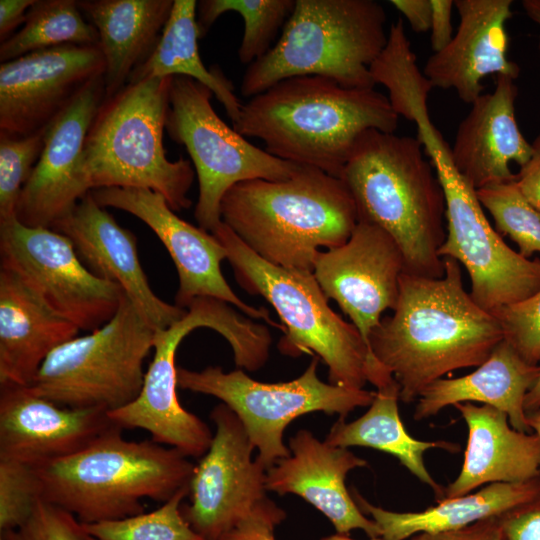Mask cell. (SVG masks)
Wrapping results in <instances>:
<instances>
[{"label": "cell", "mask_w": 540, "mask_h": 540, "mask_svg": "<svg viewBox=\"0 0 540 540\" xmlns=\"http://www.w3.org/2000/svg\"><path fill=\"white\" fill-rule=\"evenodd\" d=\"M443 260L440 278L402 274L393 314L369 336L371 353L396 380L404 403L452 371L480 366L504 339L498 319L465 290L460 264Z\"/></svg>", "instance_id": "obj_1"}, {"label": "cell", "mask_w": 540, "mask_h": 540, "mask_svg": "<svg viewBox=\"0 0 540 540\" xmlns=\"http://www.w3.org/2000/svg\"><path fill=\"white\" fill-rule=\"evenodd\" d=\"M398 123L388 96L375 88H345L309 75L251 97L232 124L242 136L261 139L271 155L340 178L364 131L394 133Z\"/></svg>", "instance_id": "obj_2"}, {"label": "cell", "mask_w": 540, "mask_h": 540, "mask_svg": "<svg viewBox=\"0 0 540 540\" xmlns=\"http://www.w3.org/2000/svg\"><path fill=\"white\" fill-rule=\"evenodd\" d=\"M425 156L417 137L369 129L358 137L340 178L354 199L358 222L374 224L395 240L404 273L440 278L445 198Z\"/></svg>", "instance_id": "obj_3"}, {"label": "cell", "mask_w": 540, "mask_h": 540, "mask_svg": "<svg viewBox=\"0 0 540 540\" xmlns=\"http://www.w3.org/2000/svg\"><path fill=\"white\" fill-rule=\"evenodd\" d=\"M222 222L265 261L313 271L324 247L345 244L358 224L354 199L341 178L300 165L288 179H250L220 203Z\"/></svg>", "instance_id": "obj_4"}, {"label": "cell", "mask_w": 540, "mask_h": 540, "mask_svg": "<svg viewBox=\"0 0 540 540\" xmlns=\"http://www.w3.org/2000/svg\"><path fill=\"white\" fill-rule=\"evenodd\" d=\"M171 80L128 83L104 99L76 171L83 197L100 188H142L161 194L175 212L192 205L194 170L186 159L170 161L163 145Z\"/></svg>", "instance_id": "obj_5"}, {"label": "cell", "mask_w": 540, "mask_h": 540, "mask_svg": "<svg viewBox=\"0 0 540 540\" xmlns=\"http://www.w3.org/2000/svg\"><path fill=\"white\" fill-rule=\"evenodd\" d=\"M122 430L37 467L42 500L96 523L145 512L143 499L164 503L189 486L195 464L186 455L152 440H127Z\"/></svg>", "instance_id": "obj_6"}, {"label": "cell", "mask_w": 540, "mask_h": 540, "mask_svg": "<svg viewBox=\"0 0 540 540\" xmlns=\"http://www.w3.org/2000/svg\"><path fill=\"white\" fill-rule=\"evenodd\" d=\"M212 233L225 247L239 285L263 297L282 320L283 354H315L327 365L329 382L346 388L363 389L367 382L377 388L391 379L357 328L331 309L313 271L265 261L223 222Z\"/></svg>", "instance_id": "obj_7"}, {"label": "cell", "mask_w": 540, "mask_h": 540, "mask_svg": "<svg viewBox=\"0 0 540 540\" xmlns=\"http://www.w3.org/2000/svg\"><path fill=\"white\" fill-rule=\"evenodd\" d=\"M386 12L374 0H296L274 46L248 65L251 98L285 79L316 75L345 88H374L371 64L386 46Z\"/></svg>", "instance_id": "obj_8"}, {"label": "cell", "mask_w": 540, "mask_h": 540, "mask_svg": "<svg viewBox=\"0 0 540 540\" xmlns=\"http://www.w3.org/2000/svg\"><path fill=\"white\" fill-rule=\"evenodd\" d=\"M187 308L182 319L155 331V352L140 393L109 415L122 429H143L156 443L175 448L187 457H201L208 450L213 434L206 423L185 410L178 400L175 365L178 346L193 330L211 328L230 344L237 367L256 371L268 360L272 338L265 325L243 317L222 300L200 297Z\"/></svg>", "instance_id": "obj_9"}, {"label": "cell", "mask_w": 540, "mask_h": 540, "mask_svg": "<svg viewBox=\"0 0 540 540\" xmlns=\"http://www.w3.org/2000/svg\"><path fill=\"white\" fill-rule=\"evenodd\" d=\"M414 123L417 138L440 181L445 198L446 237L439 249L466 269L472 299L494 312L540 290V259L513 250L488 221L476 190L455 168L451 147L428 113Z\"/></svg>", "instance_id": "obj_10"}, {"label": "cell", "mask_w": 540, "mask_h": 540, "mask_svg": "<svg viewBox=\"0 0 540 540\" xmlns=\"http://www.w3.org/2000/svg\"><path fill=\"white\" fill-rule=\"evenodd\" d=\"M154 335L124 293L108 322L52 351L28 387L64 407L115 411L140 393Z\"/></svg>", "instance_id": "obj_11"}, {"label": "cell", "mask_w": 540, "mask_h": 540, "mask_svg": "<svg viewBox=\"0 0 540 540\" xmlns=\"http://www.w3.org/2000/svg\"><path fill=\"white\" fill-rule=\"evenodd\" d=\"M315 357L298 378L280 383L256 381L241 369L225 372L220 366L201 371L177 368V385L192 392L214 396L227 405L242 422L256 460L267 470L290 455L283 442L286 427L297 417L322 411L346 416L357 407L370 406L376 391L346 388L325 383L317 374Z\"/></svg>", "instance_id": "obj_12"}, {"label": "cell", "mask_w": 540, "mask_h": 540, "mask_svg": "<svg viewBox=\"0 0 540 540\" xmlns=\"http://www.w3.org/2000/svg\"><path fill=\"white\" fill-rule=\"evenodd\" d=\"M213 93L192 78L174 76L165 130L185 146L196 170L199 196L194 217L213 232L221 223L220 203L235 184L250 179L280 181L300 165L277 158L230 128L215 112Z\"/></svg>", "instance_id": "obj_13"}, {"label": "cell", "mask_w": 540, "mask_h": 540, "mask_svg": "<svg viewBox=\"0 0 540 540\" xmlns=\"http://www.w3.org/2000/svg\"><path fill=\"white\" fill-rule=\"evenodd\" d=\"M0 267L14 272L55 313L91 332L117 312L123 289L93 274L63 234L0 221Z\"/></svg>", "instance_id": "obj_14"}, {"label": "cell", "mask_w": 540, "mask_h": 540, "mask_svg": "<svg viewBox=\"0 0 540 540\" xmlns=\"http://www.w3.org/2000/svg\"><path fill=\"white\" fill-rule=\"evenodd\" d=\"M216 426L211 444L189 483V504L181 512L203 540H220L266 496L267 469L253 460L255 449L238 416L224 403L210 414Z\"/></svg>", "instance_id": "obj_15"}, {"label": "cell", "mask_w": 540, "mask_h": 540, "mask_svg": "<svg viewBox=\"0 0 540 540\" xmlns=\"http://www.w3.org/2000/svg\"><path fill=\"white\" fill-rule=\"evenodd\" d=\"M90 193L102 207L134 215L160 239L178 274L176 306L185 309L196 298H215L285 332V327L276 324L266 308L246 304L231 289L221 271L227 251L217 237L181 219L161 194L150 189L121 187L100 188Z\"/></svg>", "instance_id": "obj_16"}, {"label": "cell", "mask_w": 540, "mask_h": 540, "mask_svg": "<svg viewBox=\"0 0 540 540\" xmlns=\"http://www.w3.org/2000/svg\"><path fill=\"white\" fill-rule=\"evenodd\" d=\"M104 72L98 45L65 44L1 63L0 133L22 137L49 129Z\"/></svg>", "instance_id": "obj_17"}, {"label": "cell", "mask_w": 540, "mask_h": 540, "mask_svg": "<svg viewBox=\"0 0 540 540\" xmlns=\"http://www.w3.org/2000/svg\"><path fill=\"white\" fill-rule=\"evenodd\" d=\"M404 270L395 240L374 224L358 222L345 244L319 252L313 273L326 297L335 300L369 348V336L382 313L397 305Z\"/></svg>", "instance_id": "obj_18"}, {"label": "cell", "mask_w": 540, "mask_h": 540, "mask_svg": "<svg viewBox=\"0 0 540 540\" xmlns=\"http://www.w3.org/2000/svg\"><path fill=\"white\" fill-rule=\"evenodd\" d=\"M0 460L40 467L122 429L108 412L58 405L28 386L1 384Z\"/></svg>", "instance_id": "obj_19"}, {"label": "cell", "mask_w": 540, "mask_h": 540, "mask_svg": "<svg viewBox=\"0 0 540 540\" xmlns=\"http://www.w3.org/2000/svg\"><path fill=\"white\" fill-rule=\"evenodd\" d=\"M51 229L65 235L83 264L96 276L119 285L147 323L164 330L186 313L159 298L141 265L135 235L120 226L91 193Z\"/></svg>", "instance_id": "obj_20"}, {"label": "cell", "mask_w": 540, "mask_h": 540, "mask_svg": "<svg viewBox=\"0 0 540 540\" xmlns=\"http://www.w3.org/2000/svg\"><path fill=\"white\" fill-rule=\"evenodd\" d=\"M103 76L89 82L49 127L43 152L19 198L20 223L51 228L83 198L76 171L90 126L105 99Z\"/></svg>", "instance_id": "obj_21"}, {"label": "cell", "mask_w": 540, "mask_h": 540, "mask_svg": "<svg viewBox=\"0 0 540 540\" xmlns=\"http://www.w3.org/2000/svg\"><path fill=\"white\" fill-rule=\"evenodd\" d=\"M512 0H455L460 17L451 42L427 60L423 74L433 87L454 89L461 101L472 104L483 94L489 75L518 78L520 67L508 56L506 23Z\"/></svg>", "instance_id": "obj_22"}, {"label": "cell", "mask_w": 540, "mask_h": 540, "mask_svg": "<svg viewBox=\"0 0 540 540\" xmlns=\"http://www.w3.org/2000/svg\"><path fill=\"white\" fill-rule=\"evenodd\" d=\"M288 448L290 455L267 470V490L304 498L330 520L339 534L361 529L370 538L381 536L376 522L364 515L345 485L349 471L366 467V460L348 448L318 440L306 429L290 438Z\"/></svg>", "instance_id": "obj_23"}, {"label": "cell", "mask_w": 540, "mask_h": 540, "mask_svg": "<svg viewBox=\"0 0 540 540\" xmlns=\"http://www.w3.org/2000/svg\"><path fill=\"white\" fill-rule=\"evenodd\" d=\"M518 88L514 79L496 76L492 92L481 94L460 122L451 147L457 171L477 191L514 181L512 163L522 167L532 155L516 118Z\"/></svg>", "instance_id": "obj_24"}, {"label": "cell", "mask_w": 540, "mask_h": 540, "mask_svg": "<svg viewBox=\"0 0 540 540\" xmlns=\"http://www.w3.org/2000/svg\"><path fill=\"white\" fill-rule=\"evenodd\" d=\"M454 407L466 422L468 438L460 473L445 487L444 498L469 494L485 484L540 476V440L535 433L514 429L505 412L489 405L464 402Z\"/></svg>", "instance_id": "obj_25"}, {"label": "cell", "mask_w": 540, "mask_h": 540, "mask_svg": "<svg viewBox=\"0 0 540 540\" xmlns=\"http://www.w3.org/2000/svg\"><path fill=\"white\" fill-rule=\"evenodd\" d=\"M79 331L0 267V385L29 386L50 353Z\"/></svg>", "instance_id": "obj_26"}, {"label": "cell", "mask_w": 540, "mask_h": 540, "mask_svg": "<svg viewBox=\"0 0 540 540\" xmlns=\"http://www.w3.org/2000/svg\"><path fill=\"white\" fill-rule=\"evenodd\" d=\"M539 373L540 365L526 362L503 339L488 359L470 374L440 378L429 384L417 399L413 418L419 421L435 416L457 403L481 402L505 412L514 429L533 433L524 401Z\"/></svg>", "instance_id": "obj_27"}, {"label": "cell", "mask_w": 540, "mask_h": 540, "mask_svg": "<svg viewBox=\"0 0 540 540\" xmlns=\"http://www.w3.org/2000/svg\"><path fill=\"white\" fill-rule=\"evenodd\" d=\"M96 28L105 61V99L123 89L136 68L154 51L174 0H80Z\"/></svg>", "instance_id": "obj_28"}, {"label": "cell", "mask_w": 540, "mask_h": 540, "mask_svg": "<svg viewBox=\"0 0 540 540\" xmlns=\"http://www.w3.org/2000/svg\"><path fill=\"white\" fill-rule=\"evenodd\" d=\"M540 495V476L518 483H491L475 493L437 500L418 512H395L374 506L353 489L363 513L372 517L383 540H405L420 533L457 530L485 518L499 516Z\"/></svg>", "instance_id": "obj_29"}, {"label": "cell", "mask_w": 540, "mask_h": 540, "mask_svg": "<svg viewBox=\"0 0 540 540\" xmlns=\"http://www.w3.org/2000/svg\"><path fill=\"white\" fill-rule=\"evenodd\" d=\"M399 391L395 379L376 389L375 398L367 412L349 423L339 418L324 441L343 448L359 446L389 453L433 490L436 501L441 500L444 498L445 488L436 482L427 470L424 454L429 449L457 453L461 449L460 445L444 440L422 441L412 437L400 418Z\"/></svg>", "instance_id": "obj_30"}, {"label": "cell", "mask_w": 540, "mask_h": 540, "mask_svg": "<svg viewBox=\"0 0 540 540\" xmlns=\"http://www.w3.org/2000/svg\"><path fill=\"white\" fill-rule=\"evenodd\" d=\"M196 9L195 0H174L154 51L134 70L128 83L174 76L192 78L213 93L234 123L239 117L242 103L234 93L233 83L219 68L208 69L200 57Z\"/></svg>", "instance_id": "obj_31"}, {"label": "cell", "mask_w": 540, "mask_h": 540, "mask_svg": "<svg viewBox=\"0 0 540 540\" xmlns=\"http://www.w3.org/2000/svg\"><path fill=\"white\" fill-rule=\"evenodd\" d=\"M96 28L76 0H36L23 26L0 44V62L65 44L98 45Z\"/></svg>", "instance_id": "obj_32"}, {"label": "cell", "mask_w": 540, "mask_h": 540, "mask_svg": "<svg viewBox=\"0 0 540 540\" xmlns=\"http://www.w3.org/2000/svg\"><path fill=\"white\" fill-rule=\"evenodd\" d=\"M296 0H201L196 16L200 38L224 13H238L244 22V33L238 48L242 64L250 65L273 46L278 31L292 14Z\"/></svg>", "instance_id": "obj_33"}, {"label": "cell", "mask_w": 540, "mask_h": 540, "mask_svg": "<svg viewBox=\"0 0 540 540\" xmlns=\"http://www.w3.org/2000/svg\"><path fill=\"white\" fill-rule=\"evenodd\" d=\"M188 494L189 486L180 489L151 512L83 523L86 540H203L181 512L182 501Z\"/></svg>", "instance_id": "obj_34"}, {"label": "cell", "mask_w": 540, "mask_h": 540, "mask_svg": "<svg viewBox=\"0 0 540 540\" xmlns=\"http://www.w3.org/2000/svg\"><path fill=\"white\" fill-rule=\"evenodd\" d=\"M476 194L496 231L512 239L523 257L540 253V213L523 197L515 180L481 188Z\"/></svg>", "instance_id": "obj_35"}, {"label": "cell", "mask_w": 540, "mask_h": 540, "mask_svg": "<svg viewBox=\"0 0 540 540\" xmlns=\"http://www.w3.org/2000/svg\"><path fill=\"white\" fill-rule=\"evenodd\" d=\"M47 131L22 137L0 133V221L16 217L21 192L43 152Z\"/></svg>", "instance_id": "obj_36"}, {"label": "cell", "mask_w": 540, "mask_h": 540, "mask_svg": "<svg viewBox=\"0 0 540 540\" xmlns=\"http://www.w3.org/2000/svg\"><path fill=\"white\" fill-rule=\"evenodd\" d=\"M41 499V482L35 467L0 460L1 534L22 526Z\"/></svg>", "instance_id": "obj_37"}, {"label": "cell", "mask_w": 540, "mask_h": 540, "mask_svg": "<svg viewBox=\"0 0 540 540\" xmlns=\"http://www.w3.org/2000/svg\"><path fill=\"white\" fill-rule=\"evenodd\" d=\"M504 340L529 364L540 362V290L527 299L491 312Z\"/></svg>", "instance_id": "obj_38"}, {"label": "cell", "mask_w": 540, "mask_h": 540, "mask_svg": "<svg viewBox=\"0 0 540 540\" xmlns=\"http://www.w3.org/2000/svg\"><path fill=\"white\" fill-rule=\"evenodd\" d=\"M1 540H86L83 523L70 512L40 500L19 528L2 533Z\"/></svg>", "instance_id": "obj_39"}, {"label": "cell", "mask_w": 540, "mask_h": 540, "mask_svg": "<svg viewBox=\"0 0 540 540\" xmlns=\"http://www.w3.org/2000/svg\"><path fill=\"white\" fill-rule=\"evenodd\" d=\"M286 517L283 509L268 497L220 540H275L274 530Z\"/></svg>", "instance_id": "obj_40"}, {"label": "cell", "mask_w": 540, "mask_h": 540, "mask_svg": "<svg viewBox=\"0 0 540 540\" xmlns=\"http://www.w3.org/2000/svg\"><path fill=\"white\" fill-rule=\"evenodd\" d=\"M503 540H540V495L499 515Z\"/></svg>", "instance_id": "obj_41"}, {"label": "cell", "mask_w": 540, "mask_h": 540, "mask_svg": "<svg viewBox=\"0 0 540 540\" xmlns=\"http://www.w3.org/2000/svg\"><path fill=\"white\" fill-rule=\"evenodd\" d=\"M411 540H503V534L499 516H494L457 530L416 534Z\"/></svg>", "instance_id": "obj_42"}, {"label": "cell", "mask_w": 540, "mask_h": 540, "mask_svg": "<svg viewBox=\"0 0 540 540\" xmlns=\"http://www.w3.org/2000/svg\"><path fill=\"white\" fill-rule=\"evenodd\" d=\"M531 144L532 155L516 173L515 184L528 203L540 213V134Z\"/></svg>", "instance_id": "obj_43"}, {"label": "cell", "mask_w": 540, "mask_h": 540, "mask_svg": "<svg viewBox=\"0 0 540 540\" xmlns=\"http://www.w3.org/2000/svg\"><path fill=\"white\" fill-rule=\"evenodd\" d=\"M431 25L430 44L433 53L443 50L452 40V10L454 0H430Z\"/></svg>", "instance_id": "obj_44"}, {"label": "cell", "mask_w": 540, "mask_h": 540, "mask_svg": "<svg viewBox=\"0 0 540 540\" xmlns=\"http://www.w3.org/2000/svg\"><path fill=\"white\" fill-rule=\"evenodd\" d=\"M36 0L0 1V43L11 37L19 26H23L28 10Z\"/></svg>", "instance_id": "obj_45"}, {"label": "cell", "mask_w": 540, "mask_h": 540, "mask_svg": "<svg viewBox=\"0 0 540 540\" xmlns=\"http://www.w3.org/2000/svg\"><path fill=\"white\" fill-rule=\"evenodd\" d=\"M390 3L404 15L414 32L422 33L430 30V0H391Z\"/></svg>", "instance_id": "obj_46"}, {"label": "cell", "mask_w": 540, "mask_h": 540, "mask_svg": "<svg viewBox=\"0 0 540 540\" xmlns=\"http://www.w3.org/2000/svg\"><path fill=\"white\" fill-rule=\"evenodd\" d=\"M524 409L526 413L540 409V373L534 385L526 394L524 401Z\"/></svg>", "instance_id": "obj_47"}, {"label": "cell", "mask_w": 540, "mask_h": 540, "mask_svg": "<svg viewBox=\"0 0 540 540\" xmlns=\"http://www.w3.org/2000/svg\"><path fill=\"white\" fill-rule=\"evenodd\" d=\"M522 7L526 15L536 24L540 26V0H523ZM538 50L540 54V35Z\"/></svg>", "instance_id": "obj_48"}, {"label": "cell", "mask_w": 540, "mask_h": 540, "mask_svg": "<svg viewBox=\"0 0 540 540\" xmlns=\"http://www.w3.org/2000/svg\"><path fill=\"white\" fill-rule=\"evenodd\" d=\"M526 416L532 432L535 433L540 440V409L526 413Z\"/></svg>", "instance_id": "obj_49"}, {"label": "cell", "mask_w": 540, "mask_h": 540, "mask_svg": "<svg viewBox=\"0 0 540 540\" xmlns=\"http://www.w3.org/2000/svg\"><path fill=\"white\" fill-rule=\"evenodd\" d=\"M321 540H354V539H351L350 537H348L345 534L337 533L335 535H330V536L324 537ZM370 540H383V539L371 538Z\"/></svg>", "instance_id": "obj_50"}]
</instances>
